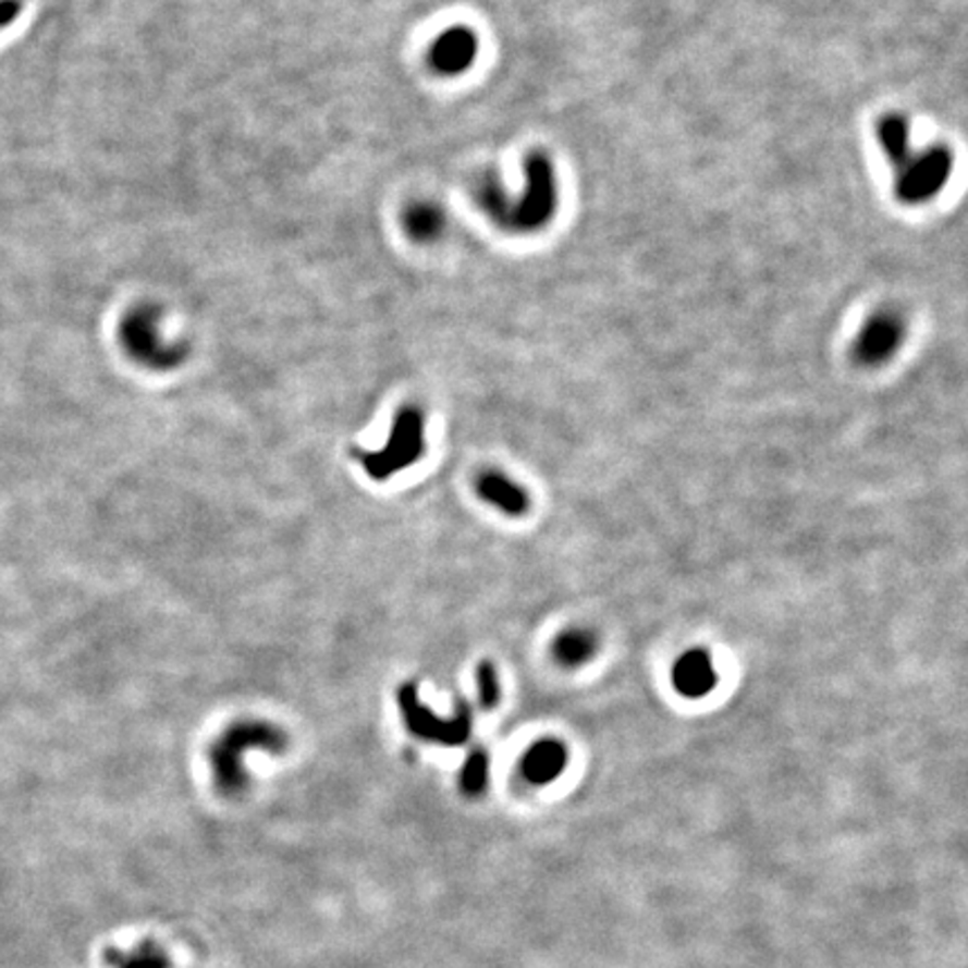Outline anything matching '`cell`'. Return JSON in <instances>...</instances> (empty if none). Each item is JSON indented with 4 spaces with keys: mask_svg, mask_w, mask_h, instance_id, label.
<instances>
[{
    "mask_svg": "<svg viewBox=\"0 0 968 968\" xmlns=\"http://www.w3.org/2000/svg\"><path fill=\"white\" fill-rule=\"evenodd\" d=\"M525 175H527L525 191L514 203L507 200L505 188H500V184L493 180H485L476 191V200L487 211V216L495 220L500 226L516 231H536L552 220L559 207L554 171L543 152L529 155L525 162Z\"/></svg>",
    "mask_w": 968,
    "mask_h": 968,
    "instance_id": "obj_1",
    "label": "cell"
},
{
    "mask_svg": "<svg viewBox=\"0 0 968 968\" xmlns=\"http://www.w3.org/2000/svg\"><path fill=\"white\" fill-rule=\"evenodd\" d=\"M287 749V735L269 722H238L229 726L220 740L209 749V762L213 783L224 796H238L245 792L249 779L245 769L247 751L283 753Z\"/></svg>",
    "mask_w": 968,
    "mask_h": 968,
    "instance_id": "obj_2",
    "label": "cell"
},
{
    "mask_svg": "<svg viewBox=\"0 0 968 968\" xmlns=\"http://www.w3.org/2000/svg\"><path fill=\"white\" fill-rule=\"evenodd\" d=\"M424 415L417 406H404L389 436V442L379 451H359L366 474L372 480H389L415 464L424 453Z\"/></svg>",
    "mask_w": 968,
    "mask_h": 968,
    "instance_id": "obj_3",
    "label": "cell"
},
{
    "mask_svg": "<svg viewBox=\"0 0 968 968\" xmlns=\"http://www.w3.org/2000/svg\"><path fill=\"white\" fill-rule=\"evenodd\" d=\"M397 704L408 731L417 735V738L446 747H457L469 740L474 718H471V707L467 702H460L455 715L444 720L436 715L429 707L421 704L415 684H404L397 693Z\"/></svg>",
    "mask_w": 968,
    "mask_h": 968,
    "instance_id": "obj_4",
    "label": "cell"
},
{
    "mask_svg": "<svg viewBox=\"0 0 968 968\" xmlns=\"http://www.w3.org/2000/svg\"><path fill=\"white\" fill-rule=\"evenodd\" d=\"M120 339L135 362L155 370H169L182 364L186 355L182 345L164 341L158 313L152 307H135L128 313L120 326Z\"/></svg>",
    "mask_w": 968,
    "mask_h": 968,
    "instance_id": "obj_5",
    "label": "cell"
},
{
    "mask_svg": "<svg viewBox=\"0 0 968 968\" xmlns=\"http://www.w3.org/2000/svg\"><path fill=\"white\" fill-rule=\"evenodd\" d=\"M897 196L904 203L919 205L935 198L946 186L948 175L953 171V155L944 146L928 148L919 155H910L908 162L897 169Z\"/></svg>",
    "mask_w": 968,
    "mask_h": 968,
    "instance_id": "obj_6",
    "label": "cell"
},
{
    "mask_svg": "<svg viewBox=\"0 0 968 968\" xmlns=\"http://www.w3.org/2000/svg\"><path fill=\"white\" fill-rule=\"evenodd\" d=\"M904 323L893 313L874 315L857 339L855 355L866 366H877L893 357V353L902 345Z\"/></svg>",
    "mask_w": 968,
    "mask_h": 968,
    "instance_id": "obj_7",
    "label": "cell"
},
{
    "mask_svg": "<svg viewBox=\"0 0 968 968\" xmlns=\"http://www.w3.org/2000/svg\"><path fill=\"white\" fill-rule=\"evenodd\" d=\"M478 57V38L467 27H451L442 32L431 50H429V63L438 74H462L469 70Z\"/></svg>",
    "mask_w": 968,
    "mask_h": 968,
    "instance_id": "obj_8",
    "label": "cell"
},
{
    "mask_svg": "<svg viewBox=\"0 0 968 968\" xmlns=\"http://www.w3.org/2000/svg\"><path fill=\"white\" fill-rule=\"evenodd\" d=\"M673 682L675 688L686 697L707 695L718 682L711 657L702 650L686 652L684 657H679L673 669Z\"/></svg>",
    "mask_w": 968,
    "mask_h": 968,
    "instance_id": "obj_9",
    "label": "cell"
},
{
    "mask_svg": "<svg viewBox=\"0 0 968 968\" xmlns=\"http://www.w3.org/2000/svg\"><path fill=\"white\" fill-rule=\"evenodd\" d=\"M478 495L487 500L495 510L505 512L510 516H523L529 510V495L527 491L514 482L512 478L502 476L498 471L482 474L476 482Z\"/></svg>",
    "mask_w": 968,
    "mask_h": 968,
    "instance_id": "obj_10",
    "label": "cell"
},
{
    "mask_svg": "<svg viewBox=\"0 0 968 968\" xmlns=\"http://www.w3.org/2000/svg\"><path fill=\"white\" fill-rule=\"evenodd\" d=\"M565 762H567V749L556 740H543L525 753L520 771L529 783L546 785L556 776H561Z\"/></svg>",
    "mask_w": 968,
    "mask_h": 968,
    "instance_id": "obj_11",
    "label": "cell"
},
{
    "mask_svg": "<svg viewBox=\"0 0 968 968\" xmlns=\"http://www.w3.org/2000/svg\"><path fill=\"white\" fill-rule=\"evenodd\" d=\"M404 229L417 243H433L446 229L444 211L433 203H415L404 211Z\"/></svg>",
    "mask_w": 968,
    "mask_h": 968,
    "instance_id": "obj_12",
    "label": "cell"
},
{
    "mask_svg": "<svg viewBox=\"0 0 968 968\" xmlns=\"http://www.w3.org/2000/svg\"><path fill=\"white\" fill-rule=\"evenodd\" d=\"M877 133H879L881 146H883V150H885L887 158L893 160V164H895L897 169L904 167V164L908 162V158H910V148H908V124H906V120L899 118V114H890V118H885V120L879 124Z\"/></svg>",
    "mask_w": 968,
    "mask_h": 968,
    "instance_id": "obj_13",
    "label": "cell"
},
{
    "mask_svg": "<svg viewBox=\"0 0 968 968\" xmlns=\"http://www.w3.org/2000/svg\"><path fill=\"white\" fill-rule=\"evenodd\" d=\"M595 648H597V641L588 630H569L559 637V641L554 646V654L559 657L561 664L578 666V664L590 660V657L595 654Z\"/></svg>",
    "mask_w": 968,
    "mask_h": 968,
    "instance_id": "obj_14",
    "label": "cell"
},
{
    "mask_svg": "<svg viewBox=\"0 0 968 968\" xmlns=\"http://www.w3.org/2000/svg\"><path fill=\"white\" fill-rule=\"evenodd\" d=\"M106 959L114 968H171L169 957L162 953V948L152 944H142L131 955H122L120 951L110 948L106 953Z\"/></svg>",
    "mask_w": 968,
    "mask_h": 968,
    "instance_id": "obj_15",
    "label": "cell"
},
{
    "mask_svg": "<svg viewBox=\"0 0 968 968\" xmlns=\"http://www.w3.org/2000/svg\"><path fill=\"white\" fill-rule=\"evenodd\" d=\"M489 783V753L474 749L460 771V787L467 796H480Z\"/></svg>",
    "mask_w": 968,
    "mask_h": 968,
    "instance_id": "obj_16",
    "label": "cell"
},
{
    "mask_svg": "<svg viewBox=\"0 0 968 968\" xmlns=\"http://www.w3.org/2000/svg\"><path fill=\"white\" fill-rule=\"evenodd\" d=\"M478 700H480L482 709H493L500 700L498 673L491 662H482L478 666Z\"/></svg>",
    "mask_w": 968,
    "mask_h": 968,
    "instance_id": "obj_17",
    "label": "cell"
},
{
    "mask_svg": "<svg viewBox=\"0 0 968 968\" xmlns=\"http://www.w3.org/2000/svg\"><path fill=\"white\" fill-rule=\"evenodd\" d=\"M21 14V0H0V29L12 25Z\"/></svg>",
    "mask_w": 968,
    "mask_h": 968,
    "instance_id": "obj_18",
    "label": "cell"
}]
</instances>
